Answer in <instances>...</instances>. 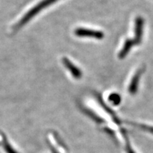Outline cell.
Wrapping results in <instances>:
<instances>
[{
    "mask_svg": "<svg viewBox=\"0 0 153 153\" xmlns=\"http://www.w3.org/2000/svg\"><path fill=\"white\" fill-rule=\"evenodd\" d=\"M58 1V0H43L41 2L38 4L36 7L32 8L29 11H28V12L22 17V19H21V20L17 23L16 26H14V30H19V28H21L23 26H24V25L26 24L28 21H30V19L33 18V16H35L38 13H39L42 9L47 7L48 6L55 3V1Z\"/></svg>",
    "mask_w": 153,
    "mask_h": 153,
    "instance_id": "6da1fadb",
    "label": "cell"
},
{
    "mask_svg": "<svg viewBox=\"0 0 153 153\" xmlns=\"http://www.w3.org/2000/svg\"><path fill=\"white\" fill-rule=\"evenodd\" d=\"M74 33L76 36L79 37H89L96 39H102L104 38V33L99 30L87 29L84 28H78L74 30Z\"/></svg>",
    "mask_w": 153,
    "mask_h": 153,
    "instance_id": "7a4b0ae2",
    "label": "cell"
},
{
    "mask_svg": "<svg viewBox=\"0 0 153 153\" xmlns=\"http://www.w3.org/2000/svg\"><path fill=\"white\" fill-rule=\"evenodd\" d=\"M143 25H144V20L142 17H137L135 19V41H134L135 43L139 44L141 42L143 38Z\"/></svg>",
    "mask_w": 153,
    "mask_h": 153,
    "instance_id": "3957f363",
    "label": "cell"
},
{
    "mask_svg": "<svg viewBox=\"0 0 153 153\" xmlns=\"http://www.w3.org/2000/svg\"><path fill=\"white\" fill-rule=\"evenodd\" d=\"M62 62L63 64H64V65L66 67V68L70 72V73L72 74V75L73 76L75 79H78L82 77V72L81 70H80L77 67L74 65L73 63L69 60L68 58H67V57H63Z\"/></svg>",
    "mask_w": 153,
    "mask_h": 153,
    "instance_id": "277c9868",
    "label": "cell"
},
{
    "mask_svg": "<svg viewBox=\"0 0 153 153\" xmlns=\"http://www.w3.org/2000/svg\"><path fill=\"white\" fill-rule=\"evenodd\" d=\"M142 72H143L142 70H139L135 74V75L133 76V78H132V80L131 83H130V85L128 87V92L130 94H135L137 92L140 78Z\"/></svg>",
    "mask_w": 153,
    "mask_h": 153,
    "instance_id": "5b68a950",
    "label": "cell"
},
{
    "mask_svg": "<svg viewBox=\"0 0 153 153\" xmlns=\"http://www.w3.org/2000/svg\"><path fill=\"white\" fill-rule=\"evenodd\" d=\"M134 44V41L131 39H127L124 43V45L122 48L121 51H120L119 54H118V58L123 59L126 55L128 54L129 51H131V48L133 47Z\"/></svg>",
    "mask_w": 153,
    "mask_h": 153,
    "instance_id": "8992f818",
    "label": "cell"
},
{
    "mask_svg": "<svg viewBox=\"0 0 153 153\" xmlns=\"http://www.w3.org/2000/svg\"><path fill=\"white\" fill-rule=\"evenodd\" d=\"M109 100L111 101L114 104L118 105V104H120V97L119 95L117 94H112L110 95Z\"/></svg>",
    "mask_w": 153,
    "mask_h": 153,
    "instance_id": "52a82bcc",
    "label": "cell"
},
{
    "mask_svg": "<svg viewBox=\"0 0 153 153\" xmlns=\"http://www.w3.org/2000/svg\"><path fill=\"white\" fill-rule=\"evenodd\" d=\"M4 150L6 152H7V153H18L12 148V147H11L8 143H6L4 145Z\"/></svg>",
    "mask_w": 153,
    "mask_h": 153,
    "instance_id": "ba28073f",
    "label": "cell"
},
{
    "mask_svg": "<svg viewBox=\"0 0 153 153\" xmlns=\"http://www.w3.org/2000/svg\"><path fill=\"white\" fill-rule=\"evenodd\" d=\"M137 126L140 128L144 130L145 131H148L149 133H153V127H152V126H148L144 125H137Z\"/></svg>",
    "mask_w": 153,
    "mask_h": 153,
    "instance_id": "9c48e42d",
    "label": "cell"
},
{
    "mask_svg": "<svg viewBox=\"0 0 153 153\" xmlns=\"http://www.w3.org/2000/svg\"><path fill=\"white\" fill-rule=\"evenodd\" d=\"M126 152H127V153H135V151L133 150V149L132 148L131 145L130 144L129 142H126Z\"/></svg>",
    "mask_w": 153,
    "mask_h": 153,
    "instance_id": "30bf717a",
    "label": "cell"
}]
</instances>
